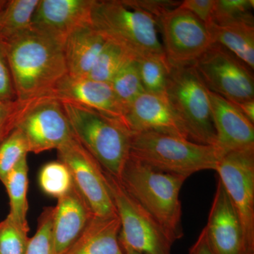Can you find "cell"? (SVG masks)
Instances as JSON below:
<instances>
[{"instance_id":"obj_30","label":"cell","mask_w":254,"mask_h":254,"mask_svg":"<svg viewBox=\"0 0 254 254\" xmlns=\"http://www.w3.org/2000/svg\"><path fill=\"white\" fill-rule=\"evenodd\" d=\"M54 206L47 207L38 219V229L29 239L26 254H56L53 240Z\"/></svg>"},{"instance_id":"obj_29","label":"cell","mask_w":254,"mask_h":254,"mask_svg":"<svg viewBox=\"0 0 254 254\" xmlns=\"http://www.w3.org/2000/svg\"><path fill=\"white\" fill-rule=\"evenodd\" d=\"M29 153L27 142L16 128L0 144V181L4 183L8 174Z\"/></svg>"},{"instance_id":"obj_11","label":"cell","mask_w":254,"mask_h":254,"mask_svg":"<svg viewBox=\"0 0 254 254\" xmlns=\"http://www.w3.org/2000/svg\"><path fill=\"white\" fill-rule=\"evenodd\" d=\"M58 160L64 164L73 183L81 192L92 211L98 216L117 213L99 163L73 136L60 147Z\"/></svg>"},{"instance_id":"obj_23","label":"cell","mask_w":254,"mask_h":254,"mask_svg":"<svg viewBox=\"0 0 254 254\" xmlns=\"http://www.w3.org/2000/svg\"><path fill=\"white\" fill-rule=\"evenodd\" d=\"M40 0L5 1L0 13V41H5L32 27V20Z\"/></svg>"},{"instance_id":"obj_7","label":"cell","mask_w":254,"mask_h":254,"mask_svg":"<svg viewBox=\"0 0 254 254\" xmlns=\"http://www.w3.org/2000/svg\"><path fill=\"white\" fill-rule=\"evenodd\" d=\"M103 175L121 222L120 243L144 254H172L173 244L158 222L127 191L118 178L103 168Z\"/></svg>"},{"instance_id":"obj_33","label":"cell","mask_w":254,"mask_h":254,"mask_svg":"<svg viewBox=\"0 0 254 254\" xmlns=\"http://www.w3.org/2000/svg\"><path fill=\"white\" fill-rule=\"evenodd\" d=\"M16 100L12 76L6 58L4 43L0 41V101Z\"/></svg>"},{"instance_id":"obj_6","label":"cell","mask_w":254,"mask_h":254,"mask_svg":"<svg viewBox=\"0 0 254 254\" xmlns=\"http://www.w3.org/2000/svg\"><path fill=\"white\" fill-rule=\"evenodd\" d=\"M208 91L193 65L171 66L165 93L170 108L190 141L215 146Z\"/></svg>"},{"instance_id":"obj_21","label":"cell","mask_w":254,"mask_h":254,"mask_svg":"<svg viewBox=\"0 0 254 254\" xmlns=\"http://www.w3.org/2000/svg\"><path fill=\"white\" fill-rule=\"evenodd\" d=\"M206 28L213 43L225 48L253 71L254 21H241L221 26L211 23Z\"/></svg>"},{"instance_id":"obj_37","label":"cell","mask_w":254,"mask_h":254,"mask_svg":"<svg viewBox=\"0 0 254 254\" xmlns=\"http://www.w3.org/2000/svg\"><path fill=\"white\" fill-rule=\"evenodd\" d=\"M232 103L235 105L240 110L241 113L247 117L252 123L254 124V99Z\"/></svg>"},{"instance_id":"obj_17","label":"cell","mask_w":254,"mask_h":254,"mask_svg":"<svg viewBox=\"0 0 254 254\" xmlns=\"http://www.w3.org/2000/svg\"><path fill=\"white\" fill-rule=\"evenodd\" d=\"M216 144L221 157L229 152L254 147V123L235 105L222 96L208 91Z\"/></svg>"},{"instance_id":"obj_9","label":"cell","mask_w":254,"mask_h":254,"mask_svg":"<svg viewBox=\"0 0 254 254\" xmlns=\"http://www.w3.org/2000/svg\"><path fill=\"white\" fill-rule=\"evenodd\" d=\"M193 66L209 91L231 103L254 99L252 69L220 45L213 43Z\"/></svg>"},{"instance_id":"obj_27","label":"cell","mask_w":254,"mask_h":254,"mask_svg":"<svg viewBox=\"0 0 254 254\" xmlns=\"http://www.w3.org/2000/svg\"><path fill=\"white\" fill-rule=\"evenodd\" d=\"M38 182L45 193L57 198L67 193L73 183L68 168L59 160L47 163L41 168Z\"/></svg>"},{"instance_id":"obj_28","label":"cell","mask_w":254,"mask_h":254,"mask_svg":"<svg viewBox=\"0 0 254 254\" xmlns=\"http://www.w3.org/2000/svg\"><path fill=\"white\" fill-rule=\"evenodd\" d=\"M254 0H215L212 23L226 25L254 21Z\"/></svg>"},{"instance_id":"obj_8","label":"cell","mask_w":254,"mask_h":254,"mask_svg":"<svg viewBox=\"0 0 254 254\" xmlns=\"http://www.w3.org/2000/svg\"><path fill=\"white\" fill-rule=\"evenodd\" d=\"M215 171L240 219L246 254H254V147L222 155Z\"/></svg>"},{"instance_id":"obj_14","label":"cell","mask_w":254,"mask_h":254,"mask_svg":"<svg viewBox=\"0 0 254 254\" xmlns=\"http://www.w3.org/2000/svg\"><path fill=\"white\" fill-rule=\"evenodd\" d=\"M204 230L214 254H247L240 219L219 179Z\"/></svg>"},{"instance_id":"obj_39","label":"cell","mask_w":254,"mask_h":254,"mask_svg":"<svg viewBox=\"0 0 254 254\" xmlns=\"http://www.w3.org/2000/svg\"><path fill=\"white\" fill-rule=\"evenodd\" d=\"M5 1H0V13H1V9H2L3 6H4Z\"/></svg>"},{"instance_id":"obj_13","label":"cell","mask_w":254,"mask_h":254,"mask_svg":"<svg viewBox=\"0 0 254 254\" xmlns=\"http://www.w3.org/2000/svg\"><path fill=\"white\" fill-rule=\"evenodd\" d=\"M95 0H40L32 28L61 45L74 32L92 26Z\"/></svg>"},{"instance_id":"obj_22","label":"cell","mask_w":254,"mask_h":254,"mask_svg":"<svg viewBox=\"0 0 254 254\" xmlns=\"http://www.w3.org/2000/svg\"><path fill=\"white\" fill-rule=\"evenodd\" d=\"M28 173L27 157H25L8 174L3 183L9 198L10 212L8 216L26 232H29L26 219L28 209Z\"/></svg>"},{"instance_id":"obj_10","label":"cell","mask_w":254,"mask_h":254,"mask_svg":"<svg viewBox=\"0 0 254 254\" xmlns=\"http://www.w3.org/2000/svg\"><path fill=\"white\" fill-rule=\"evenodd\" d=\"M157 23L170 66L194 64L213 44L205 25L190 11L180 6L165 13Z\"/></svg>"},{"instance_id":"obj_1","label":"cell","mask_w":254,"mask_h":254,"mask_svg":"<svg viewBox=\"0 0 254 254\" xmlns=\"http://www.w3.org/2000/svg\"><path fill=\"white\" fill-rule=\"evenodd\" d=\"M2 42L16 99L50 95L68 73L63 45L32 27Z\"/></svg>"},{"instance_id":"obj_24","label":"cell","mask_w":254,"mask_h":254,"mask_svg":"<svg viewBox=\"0 0 254 254\" xmlns=\"http://www.w3.org/2000/svg\"><path fill=\"white\" fill-rule=\"evenodd\" d=\"M134 60L136 58L128 50L108 40L106 46L86 77L110 83L119 71Z\"/></svg>"},{"instance_id":"obj_16","label":"cell","mask_w":254,"mask_h":254,"mask_svg":"<svg viewBox=\"0 0 254 254\" xmlns=\"http://www.w3.org/2000/svg\"><path fill=\"white\" fill-rule=\"evenodd\" d=\"M50 95L60 101L71 102L97 110L123 124L125 110L110 83L67 73L57 83Z\"/></svg>"},{"instance_id":"obj_4","label":"cell","mask_w":254,"mask_h":254,"mask_svg":"<svg viewBox=\"0 0 254 254\" xmlns=\"http://www.w3.org/2000/svg\"><path fill=\"white\" fill-rule=\"evenodd\" d=\"M92 26L108 41L128 50L136 60L148 56L166 58L155 18L127 0H95Z\"/></svg>"},{"instance_id":"obj_26","label":"cell","mask_w":254,"mask_h":254,"mask_svg":"<svg viewBox=\"0 0 254 254\" xmlns=\"http://www.w3.org/2000/svg\"><path fill=\"white\" fill-rule=\"evenodd\" d=\"M110 85L125 110L128 105L145 92L136 60L128 63L119 71L110 82Z\"/></svg>"},{"instance_id":"obj_31","label":"cell","mask_w":254,"mask_h":254,"mask_svg":"<svg viewBox=\"0 0 254 254\" xmlns=\"http://www.w3.org/2000/svg\"><path fill=\"white\" fill-rule=\"evenodd\" d=\"M9 216L0 221V254H26L29 237Z\"/></svg>"},{"instance_id":"obj_36","label":"cell","mask_w":254,"mask_h":254,"mask_svg":"<svg viewBox=\"0 0 254 254\" xmlns=\"http://www.w3.org/2000/svg\"><path fill=\"white\" fill-rule=\"evenodd\" d=\"M189 254H214L209 246L204 228L200 232L195 243L190 247Z\"/></svg>"},{"instance_id":"obj_25","label":"cell","mask_w":254,"mask_h":254,"mask_svg":"<svg viewBox=\"0 0 254 254\" xmlns=\"http://www.w3.org/2000/svg\"><path fill=\"white\" fill-rule=\"evenodd\" d=\"M145 92L165 94L170 66L165 57L148 56L136 60Z\"/></svg>"},{"instance_id":"obj_18","label":"cell","mask_w":254,"mask_h":254,"mask_svg":"<svg viewBox=\"0 0 254 254\" xmlns=\"http://www.w3.org/2000/svg\"><path fill=\"white\" fill-rule=\"evenodd\" d=\"M58 200L53 215V245L55 254H64L77 240L94 214L74 183Z\"/></svg>"},{"instance_id":"obj_2","label":"cell","mask_w":254,"mask_h":254,"mask_svg":"<svg viewBox=\"0 0 254 254\" xmlns=\"http://www.w3.org/2000/svg\"><path fill=\"white\" fill-rule=\"evenodd\" d=\"M187 179L156 170L128 156L119 180L174 244L184 237L180 193Z\"/></svg>"},{"instance_id":"obj_32","label":"cell","mask_w":254,"mask_h":254,"mask_svg":"<svg viewBox=\"0 0 254 254\" xmlns=\"http://www.w3.org/2000/svg\"><path fill=\"white\" fill-rule=\"evenodd\" d=\"M36 99L0 101V144L17 128L23 115Z\"/></svg>"},{"instance_id":"obj_35","label":"cell","mask_w":254,"mask_h":254,"mask_svg":"<svg viewBox=\"0 0 254 254\" xmlns=\"http://www.w3.org/2000/svg\"><path fill=\"white\" fill-rule=\"evenodd\" d=\"M214 4L215 0H185L179 6L190 11L207 27L212 23Z\"/></svg>"},{"instance_id":"obj_38","label":"cell","mask_w":254,"mask_h":254,"mask_svg":"<svg viewBox=\"0 0 254 254\" xmlns=\"http://www.w3.org/2000/svg\"><path fill=\"white\" fill-rule=\"evenodd\" d=\"M120 245L124 254H144L141 253V252H137V251L133 250L131 247L124 245V244L120 243Z\"/></svg>"},{"instance_id":"obj_3","label":"cell","mask_w":254,"mask_h":254,"mask_svg":"<svg viewBox=\"0 0 254 254\" xmlns=\"http://www.w3.org/2000/svg\"><path fill=\"white\" fill-rule=\"evenodd\" d=\"M129 156L156 170L186 178L202 170H215L221 158L213 145L155 131L131 133Z\"/></svg>"},{"instance_id":"obj_34","label":"cell","mask_w":254,"mask_h":254,"mask_svg":"<svg viewBox=\"0 0 254 254\" xmlns=\"http://www.w3.org/2000/svg\"><path fill=\"white\" fill-rule=\"evenodd\" d=\"M130 4L153 16L156 21L170 10L178 7L182 1L170 0H127Z\"/></svg>"},{"instance_id":"obj_20","label":"cell","mask_w":254,"mask_h":254,"mask_svg":"<svg viewBox=\"0 0 254 254\" xmlns=\"http://www.w3.org/2000/svg\"><path fill=\"white\" fill-rule=\"evenodd\" d=\"M107 43L108 40L93 26L74 32L63 45L68 74L86 77Z\"/></svg>"},{"instance_id":"obj_15","label":"cell","mask_w":254,"mask_h":254,"mask_svg":"<svg viewBox=\"0 0 254 254\" xmlns=\"http://www.w3.org/2000/svg\"><path fill=\"white\" fill-rule=\"evenodd\" d=\"M123 124L131 133L155 131L189 140L165 94L142 93L125 109Z\"/></svg>"},{"instance_id":"obj_5","label":"cell","mask_w":254,"mask_h":254,"mask_svg":"<svg viewBox=\"0 0 254 254\" xmlns=\"http://www.w3.org/2000/svg\"><path fill=\"white\" fill-rule=\"evenodd\" d=\"M61 102L78 141L102 168L120 179L129 156L131 133L116 119L76 103Z\"/></svg>"},{"instance_id":"obj_12","label":"cell","mask_w":254,"mask_h":254,"mask_svg":"<svg viewBox=\"0 0 254 254\" xmlns=\"http://www.w3.org/2000/svg\"><path fill=\"white\" fill-rule=\"evenodd\" d=\"M17 128L26 138L29 153L35 154L58 149L74 136L63 103L52 95L37 98Z\"/></svg>"},{"instance_id":"obj_19","label":"cell","mask_w":254,"mask_h":254,"mask_svg":"<svg viewBox=\"0 0 254 254\" xmlns=\"http://www.w3.org/2000/svg\"><path fill=\"white\" fill-rule=\"evenodd\" d=\"M120 231L118 214L93 215L77 240L64 254H124L119 242Z\"/></svg>"}]
</instances>
